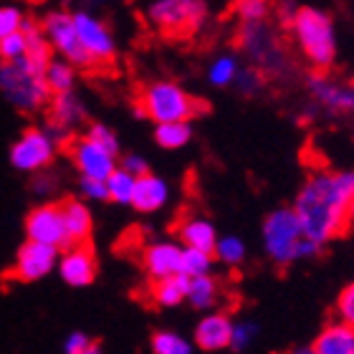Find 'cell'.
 Returning <instances> with one entry per match:
<instances>
[{"label": "cell", "mask_w": 354, "mask_h": 354, "mask_svg": "<svg viewBox=\"0 0 354 354\" xmlns=\"http://www.w3.org/2000/svg\"><path fill=\"white\" fill-rule=\"evenodd\" d=\"M248 256L245 241L238 236H218V243L213 248V259H218L225 266H241Z\"/></svg>", "instance_id": "f1b7e54d"}, {"label": "cell", "mask_w": 354, "mask_h": 354, "mask_svg": "<svg viewBox=\"0 0 354 354\" xmlns=\"http://www.w3.org/2000/svg\"><path fill=\"white\" fill-rule=\"evenodd\" d=\"M0 94L18 111H38L51 99L44 71L26 59L0 64Z\"/></svg>", "instance_id": "5b68a950"}, {"label": "cell", "mask_w": 354, "mask_h": 354, "mask_svg": "<svg viewBox=\"0 0 354 354\" xmlns=\"http://www.w3.org/2000/svg\"><path fill=\"white\" fill-rule=\"evenodd\" d=\"M306 88H309L311 99L317 102V106L326 111V114H354V84L334 79L329 74L314 71L306 79Z\"/></svg>", "instance_id": "7c38bea8"}, {"label": "cell", "mask_w": 354, "mask_h": 354, "mask_svg": "<svg viewBox=\"0 0 354 354\" xmlns=\"http://www.w3.org/2000/svg\"><path fill=\"white\" fill-rule=\"evenodd\" d=\"M94 342L88 339L84 332H71L64 342V354H84Z\"/></svg>", "instance_id": "60d3db41"}, {"label": "cell", "mask_w": 354, "mask_h": 354, "mask_svg": "<svg viewBox=\"0 0 354 354\" xmlns=\"http://www.w3.org/2000/svg\"><path fill=\"white\" fill-rule=\"evenodd\" d=\"M200 111H203V104L175 82H155L145 86L142 88L140 104H137V114L152 119L155 127L190 122Z\"/></svg>", "instance_id": "277c9868"}, {"label": "cell", "mask_w": 354, "mask_h": 354, "mask_svg": "<svg viewBox=\"0 0 354 354\" xmlns=\"http://www.w3.org/2000/svg\"><path fill=\"white\" fill-rule=\"evenodd\" d=\"M56 155V145L44 129L28 127L10 147V165L18 172H41Z\"/></svg>", "instance_id": "30bf717a"}, {"label": "cell", "mask_w": 354, "mask_h": 354, "mask_svg": "<svg viewBox=\"0 0 354 354\" xmlns=\"http://www.w3.org/2000/svg\"><path fill=\"white\" fill-rule=\"evenodd\" d=\"M152 354H192V342L172 329H160L149 339Z\"/></svg>", "instance_id": "83f0119b"}, {"label": "cell", "mask_w": 354, "mask_h": 354, "mask_svg": "<svg viewBox=\"0 0 354 354\" xmlns=\"http://www.w3.org/2000/svg\"><path fill=\"white\" fill-rule=\"evenodd\" d=\"M263 74H261L259 68H253V66H241V71H238L236 76V84L233 86H238V91L245 96H253V94H259L261 88H263Z\"/></svg>", "instance_id": "d590c367"}, {"label": "cell", "mask_w": 354, "mask_h": 354, "mask_svg": "<svg viewBox=\"0 0 354 354\" xmlns=\"http://www.w3.org/2000/svg\"><path fill=\"white\" fill-rule=\"evenodd\" d=\"M84 354H104V352H102V347H99V344H91V347H88Z\"/></svg>", "instance_id": "ee69618b"}, {"label": "cell", "mask_w": 354, "mask_h": 354, "mask_svg": "<svg viewBox=\"0 0 354 354\" xmlns=\"http://www.w3.org/2000/svg\"><path fill=\"white\" fill-rule=\"evenodd\" d=\"M192 140V124L190 122H175V124H157L155 127V142L162 149H183Z\"/></svg>", "instance_id": "4316f807"}, {"label": "cell", "mask_w": 354, "mask_h": 354, "mask_svg": "<svg viewBox=\"0 0 354 354\" xmlns=\"http://www.w3.org/2000/svg\"><path fill=\"white\" fill-rule=\"evenodd\" d=\"M38 26H41V33L48 41V46H51V53H59L61 61L71 64L74 68L94 66V61L88 59V53L79 44L71 13H66V10H48Z\"/></svg>", "instance_id": "ba28073f"}, {"label": "cell", "mask_w": 354, "mask_h": 354, "mask_svg": "<svg viewBox=\"0 0 354 354\" xmlns=\"http://www.w3.org/2000/svg\"><path fill=\"white\" fill-rule=\"evenodd\" d=\"M86 140H91L94 145H99L102 149H106L109 155H114V157L119 155V137H117V132H114L111 127L102 124V122H96V124L88 127Z\"/></svg>", "instance_id": "836d02e7"}, {"label": "cell", "mask_w": 354, "mask_h": 354, "mask_svg": "<svg viewBox=\"0 0 354 354\" xmlns=\"http://www.w3.org/2000/svg\"><path fill=\"white\" fill-rule=\"evenodd\" d=\"M230 334H233V319L223 311H210L195 326V344L203 352H221L230 347Z\"/></svg>", "instance_id": "e0dca14e"}, {"label": "cell", "mask_w": 354, "mask_h": 354, "mask_svg": "<svg viewBox=\"0 0 354 354\" xmlns=\"http://www.w3.org/2000/svg\"><path fill=\"white\" fill-rule=\"evenodd\" d=\"M337 319L354 326V281H349L337 296Z\"/></svg>", "instance_id": "74e56055"}, {"label": "cell", "mask_w": 354, "mask_h": 354, "mask_svg": "<svg viewBox=\"0 0 354 354\" xmlns=\"http://www.w3.org/2000/svg\"><path fill=\"white\" fill-rule=\"evenodd\" d=\"M187 296V279L185 276H170V279L155 281L152 283V301L162 309H172V306H180Z\"/></svg>", "instance_id": "cb8c5ba5"}, {"label": "cell", "mask_w": 354, "mask_h": 354, "mask_svg": "<svg viewBox=\"0 0 354 354\" xmlns=\"http://www.w3.org/2000/svg\"><path fill=\"white\" fill-rule=\"evenodd\" d=\"M79 187H82L84 198L86 200H94V203H104V200H109L106 183H102V180H88V177H82Z\"/></svg>", "instance_id": "ab89813d"}, {"label": "cell", "mask_w": 354, "mask_h": 354, "mask_svg": "<svg viewBox=\"0 0 354 354\" xmlns=\"http://www.w3.org/2000/svg\"><path fill=\"white\" fill-rule=\"evenodd\" d=\"M177 236H180V245L183 248H192V251L213 253L215 243H218V228L213 223L203 218V215H190L177 225Z\"/></svg>", "instance_id": "d6986e66"}, {"label": "cell", "mask_w": 354, "mask_h": 354, "mask_svg": "<svg viewBox=\"0 0 354 354\" xmlns=\"http://www.w3.org/2000/svg\"><path fill=\"white\" fill-rule=\"evenodd\" d=\"M170 203V183L165 177L149 172L145 177H137L134 180V192H132V203L129 205L137 210V213H157L162 210L165 205Z\"/></svg>", "instance_id": "ac0fdd59"}, {"label": "cell", "mask_w": 354, "mask_h": 354, "mask_svg": "<svg viewBox=\"0 0 354 354\" xmlns=\"http://www.w3.org/2000/svg\"><path fill=\"white\" fill-rule=\"evenodd\" d=\"M96 259L88 245H68L66 251L59 253V263H56V273L61 276L64 283L74 288L88 286L96 279Z\"/></svg>", "instance_id": "9a60e30c"}, {"label": "cell", "mask_w": 354, "mask_h": 354, "mask_svg": "<svg viewBox=\"0 0 354 354\" xmlns=\"http://www.w3.org/2000/svg\"><path fill=\"white\" fill-rule=\"evenodd\" d=\"M117 165H119V170H124L127 175H132L134 180H137V177L149 175V162L142 155H137V152H129V155H124Z\"/></svg>", "instance_id": "f35d334b"}, {"label": "cell", "mask_w": 354, "mask_h": 354, "mask_svg": "<svg viewBox=\"0 0 354 354\" xmlns=\"http://www.w3.org/2000/svg\"><path fill=\"white\" fill-rule=\"evenodd\" d=\"M61 218H64V230H66L68 245H84L91 236L94 218L86 203L82 200H66L61 205Z\"/></svg>", "instance_id": "7402d4cb"}, {"label": "cell", "mask_w": 354, "mask_h": 354, "mask_svg": "<svg viewBox=\"0 0 354 354\" xmlns=\"http://www.w3.org/2000/svg\"><path fill=\"white\" fill-rule=\"evenodd\" d=\"M71 21H74L79 44L88 53V59L94 64L114 59L117 41H114V33L109 30V26L99 15H94L91 10H76V13H71Z\"/></svg>", "instance_id": "9c48e42d"}, {"label": "cell", "mask_w": 354, "mask_h": 354, "mask_svg": "<svg viewBox=\"0 0 354 354\" xmlns=\"http://www.w3.org/2000/svg\"><path fill=\"white\" fill-rule=\"evenodd\" d=\"M56 190V177L51 172H38L36 180H33V192L36 195H51Z\"/></svg>", "instance_id": "b9f144b4"}, {"label": "cell", "mask_w": 354, "mask_h": 354, "mask_svg": "<svg viewBox=\"0 0 354 354\" xmlns=\"http://www.w3.org/2000/svg\"><path fill=\"white\" fill-rule=\"evenodd\" d=\"M185 301L198 311L215 309V304L221 301V283L213 276L187 279V296H185Z\"/></svg>", "instance_id": "603a6c76"}, {"label": "cell", "mask_w": 354, "mask_h": 354, "mask_svg": "<svg viewBox=\"0 0 354 354\" xmlns=\"http://www.w3.org/2000/svg\"><path fill=\"white\" fill-rule=\"evenodd\" d=\"M59 253L51 245H41V243H26L18 248L15 253V263H13V276L18 281H26V283H33V281L46 279L48 273L56 271V263H59Z\"/></svg>", "instance_id": "4fadbf2b"}, {"label": "cell", "mask_w": 354, "mask_h": 354, "mask_svg": "<svg viewBox=\"0 0 354 354\" xmlns=\"http://www.w3.org/2000/svg\"><path fill=\"white\" fill-rule=\"evenodd\" d=\"M71 160H74L79 175L88 177V180H102V183H106V177L119 167L117 157L109 155L106 149H102L86 137L71 142Z\"/></svg>", "instance_id": "5bb4252c"}, {"label": "cell", "mask_w": 354, "mask_h": 354, "mask_svg": "<svg viewBox=\"0 0 354 354\" xmlns=\"http://www.w3.org/2000/svg\"><path fill=\"white\" fill-rule=\"evenodd\" d=\"M266 256L279 266H291L296 261L317 259L322 248L304 236V228L291 207H276L266 215L261 225Z\"/></svg>", "instance_id": "3957f363"}, {"label": "cell", "mask_w": 354, "mask_h": 354, "mask_svg": "<svg viewBox=\"0 0 354 354\" xmlns=\"http://www.w3.org/2000/svg\"><path fill=\"white\" fill-rule=\"evenodd\" d=\"M354 200V170H317L299 187L291 210L319 248L344 233Z\"/></svg>", "instance_id": "6da1fadb"}, {"label": "cell", "mask_w": 354, "mask_h": 354, "mask_svg": "<svg viewBox=\"0 0 354 354\" xmlns=\"http://www.w3.org/2000/svg\"><path fill=\"white\" fill-rule=\"evenodd\" d=\"M44 79L51 94H68L76 86V68L71 64H66V61L51 59V64L46 66Z\"/></svg>", "instance_id": "d4e9b609"}, {"label": "cell", "mask_w": 354, "mask_h": 354, "mask_svg": "<svg viewBox=\"0 0 354 354\" xmlns=\"http://www.w3.org/2000/svg\"><path fill=\"white\" fill-rule=\"evenodd\" d=\"M233 10H236V15L245 26V23H266L271 6L266 0H238Z\"/></svg>", "instance_id": "d6a6232c"}, {"label": "cell", "mask_w": 354, "mask_h": 354, "mask_svg": "<svg viewBox=\"0 0 354 354\" xmlns=\"http://www.w3.org/2000/svg\"><path fill=\"white\" fill-rule=\"evenodd\" d=\"M238 44L243 53L253 61V68H259L261 74L279 76L288 68V56L281 46L276 30L268 23H245L241 26Z\"/></svg>", "instance_id": "8992f818"}, {"label": "cell", "mask_w": 354, "mask_h": 354, "mask_svg": "<svg viewBox=\"0 0 354 354\" xmlns=\"http://www.w3.org/2000/svg\"><path fill=\"white\" fill-rule=\"evenodd\" d=\"M238 71H241V64H238L236 56H233V53H221V56H215V59L210 61V66H207V82L218 88L233 86Z\"/></svg>", "instance_id": "484cf974"}, {"label": "cell", "mask_w": 354, "mask_h": 354, "mask_svg": "<svg viewBox=\"0 0 354 354\" xmlns=\"http://www.w3.org/2000/svg\"><path fill=\"white\" fill-rule=\"evenodd\" d=\"M86 119V106L82 99L68 91V94H53L48 99V124L59 127L64 132H71L74 127H79Z\"/></svg>", "instance_id": "ffe728a7"}, {"label": "cell", "mask_w": 354, "mask_h": 354, "mask_svg": "<svg viewBox=\"0 0 354 354\" xmlns=\"http://www.w3.org/2000/svg\"><path fill=\"white\" fill-rule=\"evenodd\" d=\"M286 26L291 30V38H294L299 53L311 66L324 74L326 68H332L337 64V53H339L337 26L324 8L299 6Z\"/></svg>", "instance_id": "7a4b0ae2"}, {"label": "cell", "mask_w": 354, "mask_h": 354, "mask_svg": "<svg viewBox=\"0 0 354 354\" xmlns=\"http://www.w3.org/2000/svg\"><path fill=\"white\" fill-rule=\"evenodd\" d=\"M291 354H314V349H311V344H306V347H296V349H291Z\"/></svg>", "instance_id": "7bdbcfd3"}, {"label": "cell", "mask_w": 354, "mask_h": 354, "mask_svg": "<svg viewBox=\"0 0 354 354\" xmlns=\"http://www.w3.org/2000/svg\"><path fill=\"white\" fill-rule=\"evenodd\" d=\"M106 192H109V200H114L119 205H129L134 192V177L117 167V170L106 177Z\"/></svg>", "instance_id": "4dcf8cb0"}, {"label": "cell", "mask_w": 354, "mask_h": 354, "mask_svg": "<svg viewBox=\"0 0 354 354\" xmlns=\"http://www.w3.org/2000/svg\"><path fill=\"white\" fill-rule=\"evenodd\" d=\"M354 221V200H352V207H349V223Z\"/></svg>", "instance_id": "f6af8a7d"}, {"label": "cell", "mask_w": 354, "mask_h": 354, "mask_svg": "<svg viewBox=\"0 0 354 354\" xmlns=\"http://www.w3.org/2000/svg\"><path fill=\"white\" fill-rule=\"evenodd\" d=\"M314 354H354V326L334 319L311 342Z\"/></svg>", "instance_id": "44dd1931"}, {"label": "cell", "mask_w": 354, "mask_h": 354, "mask_svg": "<svg viewBox=\"0 0 354 354\" xmlns=\"http://www.w3.org/2000/svg\"><path fill=\"white\" fill-rule=\"evenodd\" d=\"M26 56V36L15 30L10 36L0 38V64H13Z\"/></svg>", "instance_id": "e575fe53"}, {"label": "cell", "mask_w": 354, "mask_h": 354, "mask_svg": "<svg viewBox=\"0 0 354 354\" xmlns=\"http://www.w3.org/2000/svg\"><path fill=\"white\" fill-rule=\"evenodd\" d=\"M26 15H23L21 8L15 6H0V38L10 36L15 30H21Z\"/></svg>", "instance_id": "8d00e7d4"}, {"label": "cell", "mask_w": 354, "mask_h": 354, "mask_svg": "<svg viewBox=\"0 0 354 354\" xmlns=\"http://www.w3.org/2000/svg\"><path fill=\"white\" fill-rule=\"evenodd\" d=\"M259 324L251 322V319H241V322H233V334H230V349L236 352H243L259 339Z\"/></svg>", "instance_id": "1f68e13d"}, {"label": "cell", "mask_w": 354, "mask_h": 354, "mask_svg": "<svg viewBox=\"0 0 354 354\" xmlns=\"http://www.w3.org/2000/svg\"><path fill=\"white\" fill-rule=\"evenodd\" d=\"M180 259H183V245L175 241H155L142 253L145 271L152 281H162L180 273Z\"/></svg>", "instance_id": "2e32d148"}, {"label": "cell", "mask_w": 354, "mask_h": 354, "mask_svg": "<svg viewBox=\"0 0 354 354\" xmlns=\"http://www.w3.org/2000/svg\"><path fill=\"white\" fill-rule=\"evenodd\" d=\"M213 261H215L213 253L183 248V259H180V276H185V279L210 276V271H213Z\"/></svg>", "instance_id": "f546056e"}, {"label": "cell", "mask_w": 354, "mask_h": 354, "mask_svg": "<svg viewBox=\"0 0 354 354\" xmlns=\"http://www.w3.org/2000/svg\"><path fill=\"white\" fill-rule=\"evenodd\" d=\"M26 241L41 245H51L56 251H66L68 238L64 230V218H61V205L46 203V205L33 207L26 215Z\"/></svg>", "instance_id": "8fae6325"}, {"label": "cell", "mask_w": 354, "mask_h": 354, "mask_svg": "<svg viewBox=\"0 0 354 354\" xmlns=\"http://www.w3.org/2000/svg\"><path fill=\"white\" fill-rule=\"evenodd\" d=\"M147 21L167 36H187L203 28L207 6L203 0H155L147 6Z\"/></svg>", "instance_id": "52a82bcc"}]
</instances>
